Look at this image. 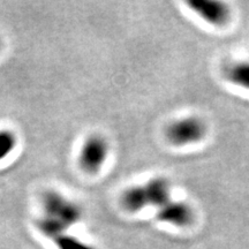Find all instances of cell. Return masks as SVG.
<instances>
[{"label":"cell","mask_w":249,"mask_h":249,"mask_svg":"<svg viewBox=\"0 0 249 249\" xmlns=\"http://www.w3.org/2000/svg\"><path fill=\"white\" fill-rule=\"evenodd\" d=\"M42 205L44 217L58 224L65 231L79 222L82 216L79 204L55 191H46L43 194Z\"/></svg>","instance_id":"obj_1"},{"label":"cell","mask_w":249,"mask_h":249,"mask_svg":"<svg viewBox=\"0 0 249 249\" xmlns=\"http://www.w3.org/2000/svg\"><path fill=\"white\" fill-rule=\"evenodd\" d=\"M207 124L197 117H186L171 123L166 128V138L177 147L202 141L207 135Z\"/></svg>","instance_id":"obj_2"},{"label":"cell","mask_w":249,"mask_h":249,"mask_svg":"<svg viewBox=\"0 0 249 249\" xmlns=\"http://www.w3.org/2000/svg\"><path fill=\"white\" fill-rule=\"evenodd\" d=\"M108 152L110 147L107 140L101 135L93 134L86 140L81 148L79 157L81 167L88 173L98 172L107 161Z\"/></svg>","instance_id":"obj_3"},{"label":"cell","mask_w":249,"mask_h":249,"mask_svg":"<svg viewBox=\"0 0 249 249\" xmlns=\"http://www.w3.org/2000/svg\"><path fill=\"white\" fill-rule=\"evenodd\" d=\"M187 4L198 17L213 26H224L229 22L231 17L229 6L217 0H194Z\"/></svg>","instance_id":"obj_4"},{"label":"cell","mask_w":249,"mask_h":249,"mask_svg":"<svg viewBox=\"0 0 249 249\" xmlns=\"http://www.w3.org/2000/svg\"><path fill=\"white\" fill-rule=\"evenodd\" d=\"M157 218L160 222L172 224L178 227H187L194 222V211L188 203L170 200L158 208Z\"/></svg>","instance_id":"obj_5"},{"label":"cell","mask_w":249,"mask_h":249,"mask_svg":"<svg viewBox=\"0 0 249 249\" xmlns=\"http://www.w3.org/2000/svg\"><path fill=\"white\" fill-rule=\"evenodd\" d=\"M148 204L152 207L160 208L171 200V185L165 178H155L143 185Z\"/></svg>","instance_id":"obj_6"},{"label":"cell","mask_w":249,"mask_h":249,"mask_svg":"<svg viewBox=\"0 0 249 249\" xmlns=\"http://www.w3.org/2000/svg\"><path fill=\"white\" fill-rule=\"evenodd\" d=\"M121 203L129 213H136L148 207L147 195L143 186H133L127 188L121 196Z\"/></svg>","instance_id":"obj_7"},{"label":"cell","mask_w":249,"mask_h":249,"mask_svg":"<svg viewBox=\"0 0 249 249\" xmlns=\"http://www.w3.org/2000/svg\"><path fill=\"white\" fill-rule=\"evenodd\" d=\"M225 76L233 85L249 90V60L232 64L226 68Z\"/></svg>","instance_id":"obj_8"},{"label":"cell","mask_w":249,"mask_h":249,"mask_svg":"<svg viewBox=\"0 0 249 249\" xmlns=\"http://www.w3.org/2000/svg\"><path fill=\"white\" fill-rule=\"evenodd\" d=\"M53 241L57 245L58 249H96L91 245L87 244L73 235H68L66 233L57 236L53 239Z\"/></svg>","instance_id":"obj_9"},{"label":"cell","mask_w":249,"mask_h":249,"mask_svg":"<svg viewBox=\"0 0 249 249\" xmlns=\"http://www.w3.org/2000/svg\"><path fill=\"white\" fill-rule=\"evenodd\" d=\"M17 136L11 130H0V160H4L14 150L17 145Z\"/></svg>","instance_id":"obj_10"},{"label":"cell","mask_w":249,"mask_h":249,"mask_svg":"<svg viewBox=\"0 0 249 249\" xmlns=\"http://www.w3.org/2000/svg\"><path fill=\"white\" fill-rule=\"evenodd\" d=\"M0 49H1V39H0Z\"/></svg>","instance_id":"obj_11"}]
</instances>
